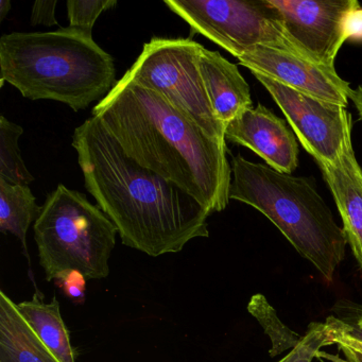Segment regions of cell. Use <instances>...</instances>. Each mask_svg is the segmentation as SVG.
I'll use <instances>...</instances> for the list:
<instances>
[{
  "label": "cell",
  "mask_w": 362,
  "mask_h": 362,
  "mask_svg": "<svg viewBox=\"0 0 362 362\" xmlns=\"http://www.w3.org/2000/svg\"><path fill=\"white\" fill-rule=\"evenodd\" d=\"M73 147L86 189L127 247L158 257L209 236L206 209L173 182L129 158L99 118L93 116L76 128Z\"/></svg>",
  "instance_id": "obj_1"
},
{
  "label": "cell",
  "mask_w": 362,
  "mask_h": 362,
  "mask_svg": "<svg viewBox=\"0 0 362 362\" xmlns=\"http://www.w3.org/2000/svg\"><path fill=\"white\" fill-rule=\"evenodd\" d=\"M129 158L173 182L209 215L230 202L226 143L209 136L166 98L122 77L93 109Z\"/></svg>",
  "instance_id": "obj_2"
},
{
  "label": "cell",
  "mask_w": 362,
  "mask_h": 362,
  "mask_svg": "<svg viewBox=\"0 0 362 362\" xmlns=\"http://www.w3.org/2000/svg\"><path fill=\"white\" fill-rule=\"evenodd\" d=\"M0 77L25 98L64 103L74 112L103 100L117 83L111 54L71 27L3 35Z\"/></svg>",
  "instance_id": "obj_3"
},
{
  "label": "cell",
  "mask_w": 362,
  "mask_h": 362,
  "mask_svg": "<svg viewBox=\"0 0 362 362\" xmlns=\"http://www.w3.org/2000/svg\"><path fill=\"white\" fill-rule=\"evenodd\" d=\"M230 199L266 216L326 284L334 281L346 256L347 241L308 179L279 173L238 154L232 160Z\"/></svg>",
  "instance_id": "obj_4"
},
{
  "label": "cell",
  "mask_w": 362,
  "mask_h": 362,
  "mask_svg": "<svg viewBox=\"0 0 362 362\" xmlns=\"http://www.w3.org/2000/svg\"><path fill=\"white\" fill-rule=\"evenodd\" d=\"M33 230L48 281L71 270L79 271L86 279L109 275L118 230L82 192L59 184L48 194Z\"/></svg>",
  "instance_id": "obj_5"
},
{
  "label": "cell",
  "mask_w": 362,
  "mask_h": 362,
  "mask_svg": "<svg viewBox=\"0 0 362 362\" xmlns=\"http://www.w3.org/2000/svg\"><path fill=\"white\" fill-rule=\"evenodd\" d=\"M164 4L189 25V39L203 35L235 58L266 46L309 59L289 37L268 0H165Z\"/></svg>",
  "instance_id": "obj_6"
},
{
  "label": "cell",
  "mask_w": 362,
  "mask_h": 362,
  "mask_svg": "<svg viewBox=\"0 0 362 362\" xmlns=\"http://www.w3.org/2000/svg\"><path fill=\"white\" fill-rule=\"evenodd\" d=\"M202 47L192 39L153 37L124 77L162 95L209 136L226 143V127L211 107L199 69Z\"/></svg>",
  "instance_id": "obj_7"
},
{
  "label": "cell",
  "mask_w": 362,
  "mask_h": 362,
  "mask_svg": "<svg viewBox=\"0 0 362 362\" xmlns=\"http://www.w3.org/2000/svg\"><path fill=\"white\" fill-rule=\"evenodd\" d=\"M279 105L305 150L319 165H334L353 148L346 107L309 96L252 73Z\"/></svg>",
  "instance_id": "obj_8"
},
{
  "label": "cell",
  "mask_w": 362,
  "mask_h": 362,
  "mask_svg": "<svg viewBox=\"0 0 362 362\" xmlns=\"http://www.w3.org/2000/svg\"><path fill=\"white\" fill-rule=\"evenodd\" d=\"M279 14L289 37L309 59L336 69L337 56L347 37L351 12L357 0H268Z\"/></svg>",
  "instance_id": "obj_9"
},
{
  "label": "cell",
  "mask_w": 362,
  "mask_h": 362,
  "mask_svg": "<svg viewBox=\"0 0 362 362\" xmlns=\"http://www.w3.org/2000/svg\"><path fill=\"white\" fill-rule=\"evenodd\" d=\"M239 64L288 88L326 103L346 107L353 90L336 69H327L300 54L258 46L238 58Z\"/></svg>",
  "instance_id": "obj_10"
},
{
  "label": "cell",
  "mask_w": 362,
  "mask_h": 362,
  "mask_svg": "<svg viewBox=\"0 0 362 362\" xmlns=\"http://www.w3.org/2000/svg\"><path fill=\"white\" fill-rule=\"evenodd\" d=\"M226 139L249 148L279 173L291 175L298 165V143L291 128L262 105L247 110L226 126Z\"/></svg>",
  "instance_id": "obj_11"
},
{
  "label": "cell",
  "mask_w": 362,
  "mask_h": 362,
  "mask_svg": "<svg viewBox=\"0 0 362 362\" xmlns=\"http://www.w3.org/2000/svg\"><path fill=\"white\" fill-rule=\"evenodd\" d=\"M342 220L347 245L362 272V168L354 148L334 165H320Z\"/></svg>",
  "instance_id": "obj_12"
},
{
  "label": "cell",
  "mask_w": 362,
  "mask_h": 362,
  "mask_svg": "<svg viewBox=\"0 0 362 362\" xmlns=\"http://www.w3.org/2000/svg\"><path fill=\"white\" fill-rule=\"evenodd\" d=\"M199 69L211 107L226 128L253 107L249 84L238 67L219 52L203 46L199 57Z\"/></svg>",
  "instance_id": "obj_13"
},
{
  "label": "cell",
  "mask_w": 362,
  "mask_h": 362,
  "mask_svg": "<svg viewBox=\"0 0 362 362\" xmlns=\"http://www.w3.org/2000/svg\"><path fill=\"white\" fill-rule=\"evenodd\" d=\"M0 362H62L37 338L14 303L0 291Z\"/></svg>",
  "instance_id": "obj_14"
},
{
  "label": "cell",
  "mask_w": 362,
  "mask_h": 362,
  "mask_svg": "<svg viewBox=\"0 0 362 362\" xmlns=\"http://www.w3.org/2000/svg\"><path fill=\"white\" fill-rule=\"evenodd\" d=\"M18 313L27 322L37 338L62 362H76L69 332L61 315L60 305L54 298L44 303L37 296L31 300L16 304Z\"/></svg>",
  "instance_id": "obj_15"
},
{
  "label": "cell",
  "mask_w": 362,
  "mask_h": 362,
  "mask_svg": "<svg viewBox=\"0 0 362 362\" xmlns=\"http://www.w3.org/2000/svg\"><path fill=\"white\" fill-rule=\"evenodd\" d=\"M42 206L28 186L14 185L0 179V232L21 241L27 256V233L41 215Z\"/></svg>",
  "instance_id": "obj_16"
},
{
  "label": "cell",
  "mask_w": 362,
  "mask_h": 362,
  "mask_svg": "<svg viewBox=\"0 0 362 362\" xmlns=\"http://www.w3.org/2000/svg\"><path fill=\"white\" fill-rule=\"evenodd\" d=\"M324 323L328 344H343L362 353V303L337 300Z\"/></svg>",
  "instance_id": "obj_17"
},
{
  "label": "cell",
  "mask_w": 362,
  "mask_h": 362,
  "mask_svg": "<svg viewBox=\"0 0 362 362\" xmlns=\"http://www.w3.org/2000/svg\"><path fill=\"white\" fill-rule=\"evenodd\" d=\"M24 129L0 117V179L14 185L28 186L35 181L22 158L18 141Z\"/></svg>",
  "instance_id": "obj_18"
},
{
  "label": "cell",
  "mask_w": 362,
  "mask_h": 362,
  "mask_svg": "<svg viewBox=\"0 0 362 362\" xmlns=\"http://www.w3.org/2000/svg\"><path fill=\"white\" fill-rule=\"evenodd\" d=\"M247 309L262 324L264 332L270 337L272 342V349H270L271 357L283 353L286 349H293L302 339V336H298L281 323L274 309L269 305L262 294L252 296Z\"/></svg>",
  "instance_id": "obj_19"
},
{
  "label": "cell",
  "mask_w": 362,
  "mask_h": 362,
  "mask_svg": "<svg viewBox=\"0 0 362 362\" xmlns=\"http://www.w3.org/2000/svg\"><path fill=\"white\" fill-rule=\"evenodd\" d=\"M69 26L93 35L96 21L107 10L117 6L116 0H69L66 3Z\"/></svg>",
  "instance_id": "obj_20"
},
{
  "label": "cell",
  "mask_w": 362,
  "mask_h": 362,
  "mask_svg": "<svg viewBox=\"0 0 362 362\" xmlns=\"http://www.w3.org/2000/svg\"><path fill=\"white\" fill-rule=\"evenodd\" d=\"M328 345L325 323L313 322L300 342L279 362H313L317 353Z\"/></svg>",
  "instance_id": "obj_21"
},
{
  "label": "cell",
  "mask_w": 362,
  "mask_h": 362,
  "mask_svg": "<svg viewBox=\"0 0 362 362\" xmlns=\"http://www.w3.org/2000/svg\"><path fill=\"white\" fill-rule=\"evenodd\" d=\"M54 281L74 303L82 304L86 300V279L79 271H65L59 274Z\"/></svg>",
  "instance_id": "obj_22"
},
{
  "label": "cell",
  "mask_w": 362,
  "mask_h": 362,
  "mask_svg": "<svg viewBox=\"0 0 362 362\" xmlns=\"http://www.w3.org/2000/svg\"><path fill=\"white\" fill-rule=\"evenodd\" d=\"M58 5L57 0H47V1H35L31 11V25L45 27L58 26L59 23L56 18V7Z\"/></svg>",
  "instance_id": "obj_23"
},
{
  "label": "cell",
  "mask_w": 362,
  "mask_h": 362,
  "mask_svg": "<svg viewBox=\"0 0 362 362\" xmlns=\"http://www.w3.org/2000/svg\"><path fill=\"white\" fill-rule=\"evenodd\" d=\"M338 351L342 353L343 356L338 354H330L327 351H320L317 353V358L320 360H327L330 362H362V353L345 346L343 344H336Z\"/></svg>",
  "instance_id": "obj_24"
},
{
  "label": "cell",
  "mask_w": 362,
  "mask_h": 362,
  "mask_svg": "<svg viewBox=\"0 0 362 362\" xmlns=\"http://www.w3.org/2000/svg\"><path fill=\"white\" fill-rule=\"evenodd\" d=\"M347 37H349V41L362 43L361 6H358L349 16V23H347Z\"/></svg>",
  "instance_id": "obj_25"
},
{
  "label": "cell",
  "mask_w": 362,
  "mask_h": 362,
  "mask_svg": "<svg viewBox=\"0 0 362 362\" xmlns=\"http://www.w3.org/2000/svg\"><path fill=\"white\" fill-rule=\"evenodd\" d=\"M351 100H353L356 110H357L358 115H359L360 120L362 122V86H360L359 88L353 90Z\"/></svg>",
  "instance_id": "obj_26"
},
{
  "label": "cell",
  "mask_w": 362,
  "mask_h": 362,
  "mask_svg": "<svg viewBox=\"0 0 362 362\" xmlns=\"http://www.w3.org/2000/svg\"><path fill=\"white\" fill-rule=\"evenodd\" d=\"M10 10H11V1L10 0H1L0 1V22H3L7 18Z\"/></svg>",
  "instance_id": "obj_27"
},
{
  "label": "cell",
  "mask_w": 362,
  "mask_h": 362,
  "mask_svg": "<svg viewBox=\"0 0 362 362\" xmlns=\"http://www.w3.org/2000/svg\"><path fill=\"white\" fill-rule=\"evenodd\" d=\"M322 362V361H321Z\"/></svg>",
  "instance_id": "obj_28"
}]
</instances>
